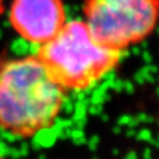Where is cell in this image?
Instances as JSON below:
<instances>
[{"label":"cell","instance_id":"3","mask_svg":"<svg viewBox=\"0 0 159 159\" xmlns=\"http://www.w3.org/2000/svg\"><path fill=\"white\" fill-rule=\"evenodd\" d=\"M83 15L99 43L125 52L156 31L159 0H85Z\"/></svg>","mask_w":159,"mask_h":159},{"label":"cell","instance_id":"15","mask_svg":"<svg viewBox=\"0 0 159 159\" xmlns=\"http://www.w3.org/2000/svg\"><path fill=\"white\" fill-rule=\"evenodd\" d=\"M157 139H158V140H159V134L157 135Z\"/></svg>","mask_w":159,"mask_h":159},{"label":"cell","instance_id":"7","mask_svg":"<svg viewBox=\"0 0 159 159\" xmlns=\"http://www.w3.org/2000/svg\"><path fill=\"white\" fill-rule=\"evenodd\" d=\"M139 122L137 120L136 117H130V119H129L128 124H127V126L130 127V128H136L137 126H138Z\"/></svg>","mask_w":159,"mask_h":159},{"label":"cell","instance_id":"6","mask_svg":"<svg viewBox=\"0 0 159 159\" xmlns=\"http://www.w3.org/2000/svg\"><path fill=\"white\" fill-rule=\"evenodd\" d=\"M130 117H132V116H129V115H123V116H120L118 118V125H119V126H124V125H126V126H127V124H128Z\"/></svg>","mask_w":159,"mask_h":159},{"label":"cell","instance_id":"13","mask_svg":"<svg viewBox=\"0 0 159 159\" xmlns=\"http://www.w3.org/2000/svg\"><path fill=\"white\" fill-rule=\"evenodd\" d=\"M113 154H114V155H118V154H119L118 149H114V152H113Z\"/></svg>","mask_w":159,"mask_h":159},{"label":"cell","instance_id":"10","mask_svg":"<svg viewBox=\"0 0 159 159\" xmlns=\"http://www.w3.org/2000/svg\"><path fill=\"white\" fill-rule=\"evenodd\" d=\"M143 157H144V159H152V150L149 148H146L144 152V155H143Z\"/></svg>","mask_w":159,"mask_h":159},{"label":"cell","instance_id":"12","mask_svg":"<svg viewBox=\"0 0 159 159\" xmlns=\"http://www.w3.org/2000/svg\"><path fill=\"white\" fill-rule=\"evenodd\" d=\"M113 132H114V134H116V135H118L119 133H122V129H120V126H115L114 128H113Z\"/></svg>","mask_w":159,"mask_h":159},{"label":"cell","instance_id":"8","mask_svg":"<svg viewBox=\"0 0 159 159\" xmlns=\"http://www.w3.org/2000/svg\"><path fill=\"white\" fill-rule=\"evenodd\" d=\"M136 118H137V120H138L139 123H147L148 115H146V114H144V113H143V114H139Z\"/></svg>","mask_w":159,"mask_h":159},{"label":"cell","instance_id":"1","mask_svg":"<svg viewBox=\"0 0 159 159\" xmlns=\"http://www.w3.org/2000/svg\"><path fill=\"white\" fill-rule=\"evenodd\" d=\"M65 91L35 55L0 61V130L30 139L55 126Z\"/></svg>","mask_w":159,"mask_h":159},{"label":"cell","instance_id":"2","mask_svg":"<svg viewBox=\"0 0 159 159\" xmlns=\"http://www.w3.org/2000/svg\"><path fill=\"white\" fill-rule=\"evenodd\" d=\"M123 53L99 43L84 20L66 21L59 32L39 45L37 57L55 82L66 91L84 92L114 71Z\"/></svg>","mask_w":159,"mask_h":159},{"label":"cell","instance_id":"5","mask_svg":"<svg viewBox=\"0 0 159 159\" xmlns=\"http://www.w3.org/2000/svg\"><path fill=\"white\" fill-rule=\"evenodd\" d=\"M135 137H136L138 140H144V142H149V139L152 138V132L149 130V129L147 128H144L142 129L140 132L136 133V135H135Z\"/></svg>","mask_w":159,"mask_h":159},{"label":"cell","instance_id":"14","mask_svg":"<svg viewBox=\"0 0 159 159\" xmlns=\"http://www.w3.org/2000/svg\"><path fill=\"white\" fill-rule=\"evenodd\" d=\"M0 159H6V158H5V157H3V156H2V155L0 154Z\"/></svg>","mask_w":159,"mask_h":159},{"label":"cell","instance_id":"9","mask_svg":"<svg viewBox=\"0 0 159 159\" xmlns=\"http://www.w3.org/2000/svg\"><path fill=\"white\" fill-rule=\"evenodd\" d=\"M136 129L135 128H130V127H128V129H127L126 132V136L127 137H135V135H136Z\"/></svg>","mask_w":159,"mask_h":159},{"label":"cell","instance_id":"11","mask_svg":"<svg viewBox=\"0 0 159 159\" xmlns=\"http://www.w3.org/2000/svg\"><path fill=\"white\" fill-rule=\"evenodd\" d=\"M125 158L126 159H138V157H137V154L135 152H129Z\"/></svg>","mask_w":159,"mask_h":159},{"label":"cell","instance_id":"4","mask_svg":"<svg viewBox=\"0 0 159 159\" xmlns=\"http://www.w3.org/2000/svg\"><path fill=\"white\" fill-rule=\"evenodd\" d=\"M62 0H12L9 22L21 38L33 44L52 39L66 22Z\"/></svg>","mask_w":159,"mask_h":159}]
</instances>
